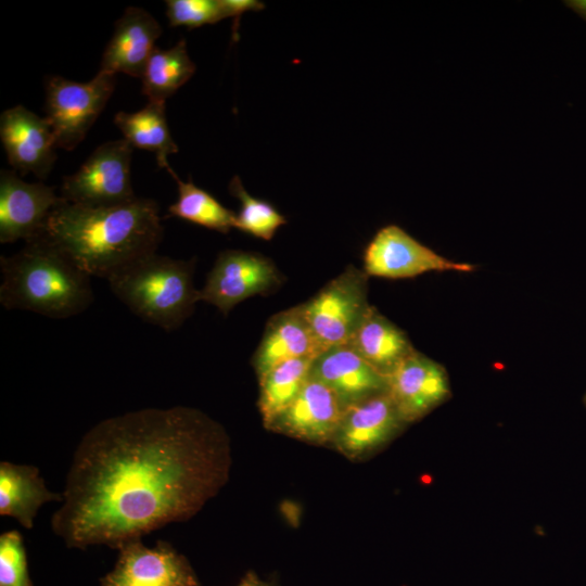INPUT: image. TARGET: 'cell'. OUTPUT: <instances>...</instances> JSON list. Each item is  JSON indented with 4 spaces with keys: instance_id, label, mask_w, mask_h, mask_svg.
Wrapping results in <instances>:
<instances>
[{
    "instance_id": "obj_1",
    "label": "cell",
    "mask_w": 586,
    "mask_h": 586,
    "mask_svg": "<svg viewBox=\"0 0 586 586\" xmlns=\"http://www.w3.org/2000/svg\"><path fill=\"white\" fill-rule=\"evenodd\" d=\"M224 426L188 406L106 418L85 433L51 528L69 548L119 549L198 513L231 466Z\"/></svg>"
},
{
    "instance_id": "obj_2",
    "label": "cell",
    "mask_w": 586,
    "mask_h": 586,
    "mask_svg": "<svg viewBox=\"0 0 586 586\" xmlns=\"http://www.w3.org/2000/svg\"><path fill=\"white\" fill-rule=\"evenodd\" d=\"M90 277L109 279L133 260L155 253L164 227L158 204L148 198L111 207L64 201L42 231Z\"/></svg>"
},
{
    "instance_id": "obj_3",
    "label": "cell",
    "mask_w": 586,
    "mask_h": 586,
    "mask_svg": "<svg viewBox=\"0 0 586 586\" xmlns=\"http://www.w3.org/2000/svg\"><path fill=\"white\" fill-rule=\"evenodd\" d=\"M0 304L52 319L84 313L93 302L90 276L43 232L0 257Z\"/></svg>"
},
{
    "instance_id": "obj_4",
    "label": "cell",
    "mask_w": 586,
    "mask_h": 586,
    "mask_svg": "<svg viewBox=\"0 0 586 586\" xmlns=\"http://www.w3.org/2000/svg\"><path fill=\"white\" fill-rule=\"evenodd\" d=\"M194 268L195 258L178 259L155 252L123 267L107 282L133 315L170 332L183 324L200 302Z\"/></svg>"
},
{
    "instance_id": "obj_5",
    "label": "cell",
    "mask_w": 586,
    "mask_h": 586,
    "mask_svg": "<svg viewBox=\"0 0 586 586\" xmlns=\"http://www.w3.org/2000/svg\"><path fill=\"white\" fill-rule=\"evenodd\" d=\"M369 276L354 265L326 283L302 303V310L323 351L346 345L371 308L368 302Z\"/></svg>"
},
{
    "instance_id": "obj_6",
    "label": "cell",
    "mask_w": 586,
    "mask_h": 586,
    "mask_svg": "<svg viewBox=\"0 0 586 586\" xmlns=\"http://www.w3.org/2000/svg\"><path fill=\"white\" fill-rule=\"evenodd\" d=\"M115 75L98 72L87 82L50 77L46 112L56 148L71 151L85 138L115 89Z\"/></svg>"
},
{
    "instance_id": "obj_7",
    "label": "cell",
    "mask_w": 586,
    "mask_h": 586,
    "mask_svg": "<svg viewBox=\"0 0 586 586\" xmlns=\"http://www.w3.org/2000/svg\"><path fill=\"white\" fill-rule=\"evenodd\" d=\"M132 145L125 139L99 145L73 175L64 177L61 196L87 207H111L137 199L130 176Z\"/></svg>"
},
{
    "instance_id": "obj_8",
    "label": "cell",
    "mask_w": 586,
    "mask_h": 586,
    "mask_svg": "<svg viewBox=\"0 0 586 586\" xmlns=\"http://www.w3.org/2000/svg\"><path fill=\"white\" fill-rule=\"evenodd\" d=\"M282 283V273L267 256L228 249L217 255L200 289V301L228 315L239 303L273 292Z\"/></svg>"
},
{
    "instance_id": "obj_9",
    "label": "cell",
    "mask_w": 586,
    "mask_h": 586,
    "mask_svg": "<svg viewBox=\"0 0 586 586\" xmlns=\"http://www.w3.org/2000/svg\"><path fill=\"white\" fill-rule=\"evenodd\" d=\"M474 269L472 264L437 254L394 224L380 228L364 252L362 270L369 277L406 279L430 271L470 272Z\"/></svg>"
},
{
    "instance_id": "obj_10",
    "label": "cell",
    "mask_w": 586,
    "mask_h": 586,
    "mask_svg": "<svg viewBox=\"0 0 586 586\" xmlns=\"http://www.w3.org/2000/svg\"><path fill=\"white\" fill-rule=\"evenodd\" d=\"M101 586H199L195 572L184 556L158 540L148 547L140 540L124 545Z\"/></svg>"
},
{
    "instance_id": "obj_11",
    "label": "cell",
    "mask_w": 586,
    "mask_h": 586,
    "mask_svg": "<svg viewBox=\"0 0 586 586\" xmlns=\"http://www.w3.org/2000/svg\"><path fill=\"white\" fill-rule=\"evenodd\" d=\"M65 200L52 187L22 180L15 170L0 173V242L27 241L40 234L53 209Z\"/></svg>"
},
{
    "instance_id": "obj_12",
    "label": "cell",
    "mask_w": 586,
    "mask_h": 586,
    "mask_svg": "<svg viewBox=\"0 0 586 586\" xmlns=\"http://www.w3.org/2000/svg\"><path fill=\"white\" fill-rule=\"evenodd\" d=\"M405 424L385 392L346 409L331 445L351 460L361 459L393 440Z\"/></svg>"
},
{
    "instance_id": "obj_13",
    "label": "cell",
    "mask_w": 586,
    "mask_h": 586,
    "mask_svg": "<svg viewBox=\"0 0 586 586\" xmlns=\"http://www.w3.org/2000/svg\"><path fill=\"white\" fill-rule=\"evenodd\" d=\"M387 384L406 423L421 419L450 396L445 368L417 349L387 377Z\"/></svg>"
},
{
    "instance_id": "obj_14",
    "label": "cell",
    "mask_w": 586,
    "mask_h": 586,
    "mask_svg": "<svg viewBox=\"0 0 586 586\" xmlns=\"http://www.w3.org/2000/svg\"><path fill=\"white\" fill-rule=\"evenodd\" d=\"M344 411L334 393L309 375L294 402L265 428L310 444H331Z\"/></svg>"
},
{
    "instance_id": "obj_15",
    "label": "cell",
    "mask_w": 586,
    "mask_h": 586,
    "mask_svg": "<svg viewBox=\"0 0 586 586\" xmlns=\"http://www.w3.org/2000/svg\"><path fill=\"white\" fill-rule=\"evenodd\" d=\"M0 138L14 169L40 179L48 176L56 160V145L46 117L23 105L8 109L0 116Z\"/></svg>"
},
{
    "instance_id": "obj_16",
    "label": "cell",
    "mask_w": 586,
    "mask_h": 586,
    "mask_svg": "<svg viewBox=\"0 0 586 586\" xmlns=\"http://www.w3.org/2000/svg\"><path fill=\"white\" fill-rule=\"evenodd\" d=\"M311 378L330 388L343 409L387 392V378L348 344L333 346L314 358Z\"/></svg>"
},
{
    "instance_id": "obj_17",
    "label": "cell",
    "mask_w": 586,
    "mask_h": 586,
    "mask_svg": "<svg viewBox=\"0 0 586 586\" xmlns=\"http://www.w3.org/2000/svg\"><path fill=\"white\" fill-rule=\"evenodd\" d=\"M161 35V25L148 11L137 7L127 8L115 23L99 72L142 77Z\"/></svg>"
},
{
    "instance_id": "obj_18",
    "label": "cell",
    "mask_w": 586,
    "mask_h": 586,
    "mask_svg": "<svg viewBox=\"0 0 586 586\" xmlns=\"http://www.w3.org/2000/svg\"><path fill=\"white\" fill-rule=\"evenodd\" d=\"M322 352L298 304L268 319L251 365L258 379L284 361L315 358Z\"/></svg>"
},
{
    "instance_id": "obj_19",
    "label": "cell",
    "mask_w": 586,
    "mask_h": 586,
    "mask_svg": "<svg viewBox=\"0 0 586 586\" xmlns=\"http://www.w3.org/2000/svg\"><path fill=\"white\" fill-rule=\"evenodd\" d=\"M62 498V493H54L46 486L37 467L1 461V515L11 517L30 530L41 506L50 501L61 502Z\"/></svg>"
},
{
    "instance_id": "obj_20",
    "label": "cell",
    "mask_w": 586,
    "mask_h": 586,
    "mask_svg": "<svg viewBox=\"0 0 586 586\" xmlns=\"http://www.w3.org/2000/svg\"><path fill=\"white\" fill-rule=\"evenodd\" d=\"M348 345L386 378L416 349L407 334L374 306Z\"/></svg>"
},
{
    "instance_id": "obj_21",
    "label": "cell",
    "mask_w": 586,
    "mask_h": 586,
    "mask_svg": "<svg viewBox=\"0 0 586 586\" xmlns=\"http://www.w3.org/2000/svg\"><path fill=\"white\" fill-rule=\"evenodd\" d=\"M114 123L132 148L154 152L157 165L168 168L167 157L178 152L165 114V102L149 101L135 113L119 112Z\"/></svg>"
},
{
    "instance_id": "obj_22",
    "label": "cell",
    "mask_w": 586,
    "mask_h": 586,
    "mask_svg": "<svg viewBox=\"0 0 586 586\" xmlns=\"http://www.w3.org/2000/svg\"><path fill=\"white\" fill-rule=\"evenodd\" d=\"M184 39L168 49L153 50L142 74V93L149 101L165 102L194 74Z\"/></svg>"
},
{
    "instance_id": "obj_23",
    "label": "cell",
    "mask_w": 586,
    "mask_h": 586,
    "mask_svg": "<svg viewBox=\"0 0 586 586\" xmlns=\"http://www.w3.org/2000/svg\"><path fill=\"white\" fill-rule=\"evenodd\" d=\"M314 358L284 361L258 378V410L264 425L289 407L298 396L310 374Z\"/></svg>"
},
{
    "instance_id": "obj_24",
    "label": "cell",
    "mask_w": 586,
    "mask_h": 586,
    "mask_svg": "<svg viewBox=\"0 0 586 586\" xmlns=\"http://www.w3.org/2000/svg\"><path fill=\"white\" fill-rule=\"evenodd\" d=\"M166 170L177 183L178 198L168 206V217H177L189 222L221 233L234 228L235 213L224 206L214 195L195 186L192 180L184 182L169 166Z\"/></svg>"
},
{
    "instance_id": "obj_25",
    "label": "cell",
    "mask_w": 586,
    "mask_h": 586,
    "mask_svg": "<svg viewBox=\"0 0 586 586\" xmlns=\"http://www.w3.org/2000/svg\"><path fill=\"white\" fill-rule=\"evenodd\" d=\"M229 192L241 203L235 214L234 228L255 238L269 241L286 224L285 217L269 202L252 196L240 177L229 182Z\"/></svg>"
},
{
    "instance_id": "obj_26",
    "label": "cell",
    "mask_w": 586,
    "mask_h": 586,
    "mask_svg": "<svg viewBox=\"0 0 586 586\" xmlns=\"http://www.w3.org/2000/svg\"><path fill=\"white\" fill-rule=\"evenodd\" d=\"M0 586H33L23 536L15 530L0 535Z\"/></svg>"
},
{
    "instance_id": "obj_27",
    "label": "cell",
    "mask_w": 586,
    "mask_h": 586,
    "mask_svg": "<svg viewBox=\"0 0 586 586\" xmlns=\"http://www.w3.org/2000/svg\"><path fill=\"white\" fill-rule=\"evenodd\" d=\"M166 16L171 27H200L227 18L221 0H167Z\"/></svg>"
},
{
    "instance_id": "obj_28",
    "label": "cell",
    "mask_w": 586,
    "mask_h": 586,
    "mask_svg": "<svg viewBox=\"0 0 586 586\" xmlns=\"http://www.w3.org/2000/svg\"><path fill=\"white\" fill-rule=\"evenodd\" d=\"M226 17H234L239 22L240 16L250 11H260L265 8L262 1L256 0H221Z\"/></svg>"
},
{
    "instance_id": "obj_29",
    "label": "cell",
    "mask_w": 586,
    "mask_h": 586,
    "mask_svg": "<svg viewBox=\"0 0 586 586\" xmlns=\"http://www.w3.org/2000/svg\"><path fill=\"white\" fill-rule=\"evenodd\" d=\"M235 586H275L272 583L262 579L255 572L249 571Z\"/></svg>"
},
{
    "instance_id": "obj_30",
    "label": "cell",
    "mask_w": 586,
    "mask_h": 586,
    "mask_svg": "<svg viewBox=\"0 0 586 586\" xmlns=\"http://www.w3.org/2000/svg\"><path fill=\"white\" fill-rule=\"evenodd\" d=\"M564 3L582 18L586 20V0H571Z\"/></svg>"
},
{
    "instance_id": "obj_31",
    "label": "cell",
    "mask_w": 586,
    "mask_h": 586,
    "mask_svg": "<svg viewBox=\"0 0 586 586\" xmlns=\"http://www.w3.org/2000/svg\"><path fill=\"white\" fill-rule=\"evenodd\" d=\"M584 404H585V406H586V394H585V396H584Z\"/></svg>"
}]
</instances>
